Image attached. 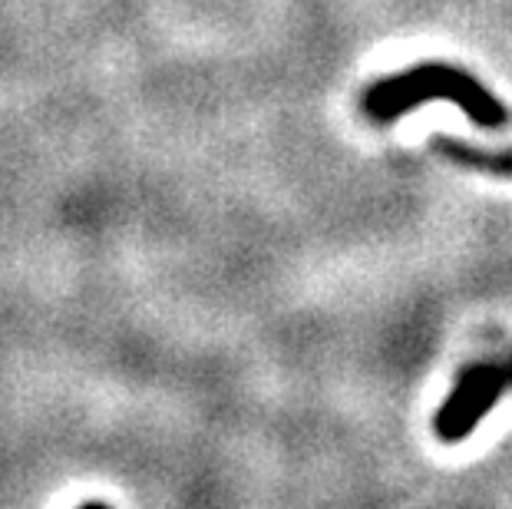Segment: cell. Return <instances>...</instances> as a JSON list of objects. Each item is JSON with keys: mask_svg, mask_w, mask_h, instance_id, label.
Wrapping results in <instances>:
<instances>
[{"mask_svg": "<svg viewBox=\"0 0 512 509\" xmlns=\"http://www.w3.org/2000/svg\"><path fill=\"white\" fill-rule=\"evenodd\" d=\"M423 100H453L470 113L473 123L479 126H503L506 110L489 96L476 80H470L460 70L450 67H420L410 70L403 77L384 80L374 93L367 96V110L374 119H397L400 113H407L410 106H417Z\"/></svg>", "mask_w": 512, "mask_h": 509, "instance_id": "1", "label": "cell"}, {"mask_svg": "<svg viewBox=\"0 0 512 509\" xmlns=\"http://www.w3.org/2000/svg\"><path fill=\"white\" fill-rule=\"evenodd\" d=\"M512 384V364H506V367H496V374H493V381H489L483 391H479L470 404H466L463 410H460V420L456 424H450V430L443 433V440H460V437H466L473 427H476V420L486 414L489 407L496 404L499 400V394L506 391V387Z\"/></svg>", "mask_w": 512, "mask_h": 509, "instance_id": "2", "label": "cell"}, {"mask_svg": "<svg viewBox=\"0 0 512 509\" xmlns=\"http://www.w3.org/2000/svg\"><path fill=\"white\" fill-rule=\"evenodd\" d=\"M437 149L450 156V159H456V162H466V166L493 169V172H512V153H506V156H486V153H476V149H470V146H460L450 136H437Z\"/></svg>", "mask_w": 512, "mask_h": 509, "instance_id": "3", "label": "cell"}]
</instances>
